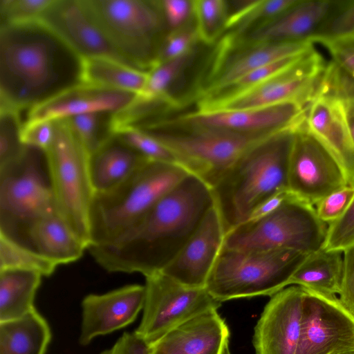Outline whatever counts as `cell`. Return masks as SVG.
Returning a JSON list of instances; mask_svg holds the SVG:
<instances>
[{
  "label": "cell",
  "mask_w": 354,
  "mask_h": 354,
  "mask_svg": "<svg viewBox=\"0 0 354 354\" xmlns=\"http://www.w3.org/2000/svg\"><path fill=\"white\" fill-rule=\"evenodd\" d=\"M214 204L212 189L189 174L133 227L88 250L109 272L148 277L161 272L175 258Z\"/></svg>",
  "instance_id": "6da1fadb"
},
{
  "label": "cell",
  "mask_w": 354,
  "mask_h": 354,
  "mask_svg": "<svg viewBox=\"0 0 354 354\" xmlns=\"http://www.w3.org/2000/svg\"><path fill=\"white\" fill-rule=\"evenodd\" d=\"M83 58L40 19L0 26V109L28 111L82 83Z\"/></svg>",
  "instance_id": "7a4b0ae2"
},
{
  "label": "cell",
  "mask_w": 354,
  "mask_h": 354,
  "mask_svg": "<svg viewBox=\"0 0 354 354\" xmlns=\"http://www.w3.org/2000/svg\"><path fill=\"white\" fill-rule=\"evenodd\" d=\"M296 126L248 149L211 188L225 232L245 222L270 197L288 191V171Z\"/></svg>",
  "instance_id": "3957f363"
},
{
  "label": "cell",
  "mask_w": 354,
  "mask_h": 354,
  "mask_svg": "<svg viewBox=\"0 0 354 354\" xmlns=\"http://www.w3.org/2000/svg\"><path fill=\"white\" fill-rule=\"evenodd\" d=\"M189 174L176 164L149 161L115 189L95 194L89 216L88 247L118 239Z\"/></svg>",
  "instance_id": "277c9868"
},
{
  "label": "cell",
  "mask_w": 354,
  "mask_h": 354,
  "mask_svg": "<svg viewBox=\"0 0 354 354\" xmlns=\"http://www.w3.org/2000/svg\"><path fill=\"white\" fill-rule=\"evenodd\" d=\"M55 214L45 151L25 145L17 158L0 167V234L30 248L32 224Z\"/></svg>",
  "instance_id": "5b68a950"
},
{
  "label": "cell",
  "mask_w": 354,
  "mask_h": 354,
  "mask_svg": "<svg viewBox=\"0 0 354 354\" xmlns=\"http://www.w3.org/2000/svg\"><path fill=\"white\" fill-rule=\"evenodd\" d=\"M308 254L291 249L247 250L223 246L205 288L221 303L272 296L288 283Z\"/></svg>",
  "instance_id": "8992f818"
},
{
  "label": "cell",
  "mask_w": 354,
  "mask_h": 354,
  "mask_svg": "<svg viewBox=\"0 0 354 354\" xmlns=\"http://www.w3.org/2000/svg\"><path fill=\"white\" fill-rule=\"evenodd\" d=\"M84 2L108 40L130 66L149 72L157 65L165 21L158 1Z\"/></svg>",
  "instance_id": "52a82bcc"
},
{
  "label": "cell",
  "mask_w": 354,
  "mask_h": 354,
  "mask_svg": "<svg viewBox=\"0 0 354 354\" xmlns=\"http://www.w3.org/2000/svg\"><path fill=\"white\" fill-rule=\"evenodd\" d=\"M53 123V140L45 155L58 213L88 248L89 216L95 194L89 155L66 120Z\"/></svg>",
  "instance_id": "ba28073f"
},
{
  "label": "cell",
  "mask_w": 354,
  "mask_h": 354,
  "mask_svg": "<svg viewBox=\"0 0 354 354\" xmlns=\"http://www.w3.org/2000/svg\"><path fill=\"white\" fill-rule=\"evenodd\" d=\"M142 130L165 145L178 164L212 188L224 173L252 147L276 133H244L224 129L167 126Z\"/></svg>",
  "instance_id": "9c48e42d"
},
{
  "label": "cell",
  "mask_w": 354,
  "mask_h": 354,
  "mask_svg": "<svg viewBox=\"0 0 354 354\" xmlns=\"http://www.w3.org/2000/svg\"><path fill=\"white\" fill-rule=\"evenodd\" d=\"M315 206L291 194L274 212L226 233L223 246L238 250L291 249L309 254L323 248L328 230Z\"/></svg>",
  "instance_id": "30bf717a"
},
{
  "label": "cell",
  "mask_w": 354,
  "mask_h": 354,
  "mask_svg": "<svg viewBox=\"0 0 354 354\" xmlns=\"http://www.w3.org/2000/svg\"><path fill=\"white\" fill-rule=\"evenodd\" d=\"M145 278L142 318L134 333L148 345L189 319L221 306L205 288L185 286L162 272Z\"/></svg>",
  "instance_id": "8fae6325"
},
{
  "label": "cell",
  "mask_w": 354,
  "mask_h": 354,
  "mask_svg": "<svg viewBox=\"0 0 354 354\" xmlns=\"http://www.w3.org/2000/svg\"><path fill=\"white\" fill-rule=\"evenodd\" d=\"M326 66L313 48L299 63L278 75L227 97L202 99L198 109H256L288 102L309 104L318 91Z\"/></svg>",
  "instance_id": "7c38bea8"
},
{
  "label": "cell",
  "mask_w": 354,
  "mask_h": 354,
  "mask_svg": "<svg viewBox=\"0 0 354 354\" xmlns=\"http://www.w3.org/2000/svg\"><path fill=\"white\" fill-rule=\"evenodd\" d=\"M346 185L342 167L309 132L304 120L295 130L288 165V192L315 206L324 198Z\"/></svg>",
  "instance_id": "4fadbf2b"
},
{
  "label": "cell",
  "mask_w": 354,
  "mask_h": 354,
  "mask_svg": "<svg viewBox=\"0 0 354 354\" xmlns=\"http://www.w3.org/2000/svg\"><path fill=\"white\" fill-rule=\"evenodd\" d=\"M303 288L305 297L297 354L354 351V315L335 295Z\"/></svg>",
  "instance_id": "5bb4252c"
},
{
  "label": "cell",
  "mask_w": 354,
  "mask_h": 354,
  "mask_svg": "<svg viewBox=\"0 0 354 354\" xmlns=\"http://www.w3.org/2000/svg\"><path fill=\"white\" fill-rule=\"evenodd\" d=\"M308 106L299 102H288L256 109H198L174 120L160 122L169 126L212 128L244 133H277L301 122Z\"/></svg>",
  "instance_id": "9a60e30c"
},
{
  "label": "cell",
  "mask_w": 354,
  "mask_h": 354,
  "mask_svg": "<svg viewBox=\"0 0 354 354\" xmlns=\"http://www.w3.org/2000/svg\"><path fill=\"white\" fill-rule=\"evenodd\" d=\"M304 289L289 286L270 297L254 327L256 354H297L301 333Z\"/></svg>",
  "instance_id": "2e32d148"
},
{
  "label": "cell",
  "mask_w": 354,
  "mask_h": 354,
  "mask_svg": "<svg viewBox=\"0 0 354 354\" xmlns=\"http://www.w3.org/2000/svg\"><path fill=\"white\" fill-rule=\"evenodd\" d=\"M225 234L214 204L178 254L161 272L185 286L205 288Z\"/></svg>",
  "instance_id": "e0dca14e"
},
{
  "label": "cell",
  "mask_w": 354,
  "mask_h": 354,
  "mask_svg": "<svg viewBox=\"0 0 354 354\" xmlns=\"http://www.w3.org/2000/svg\"><path fill=\"white\" fill-rule=\"evenodd\" d=\"M39 19L83 59L106 57L130 66L93 20L84 0H54Z\"/></svg>",
  "instance_id": "ac0fdd59"
},
{
  "label": "cell",
  "mask_w": 354,
  "mask_h": 354,
  "mask_svg": "<svg viewBox=\"0 0 354 354\" xmlns=\"http://www.w3.org/2000/svg\"><path fill=\"white\" fill-rule=\"evenodd\" d=\"M305 123L309 132L339 163L348 185L354 186V142L344 102L319 86L307 107Z\"/></svg>",
  "instance_id": "d6986e66"
},
{
  "label": "cell",
  "mask_w": 354,
  "mask_h": 354,
  "mask_svg": "<svg viewBox=\"0 0 354 354\" xmlns=\"http://www.w3.org/2000/svg\"><path fill=\"white\" fill-rule=\"evenodd\" d=\"M145 295V286L131 284L104 294L86 296L82 303L80 343L86 346L97 336L133 322L143 309Z\"/></svg>",
  "instance_id": "ffe728a7"
},
{
  "label": "cell",
  "mask_w": 354,
  "mask_h": 354,
  "mask_svg": "<svg viewBox=\"0 0 354 354\" xmlns=\"http://www.w3.org/2000/svg\"><path fill=\"white\" fill-rule=\"evenodd\" d=\"M136 96L127 91L82 83L29 110L24 123L56 121L91 113H115L128 106Z\"/></svg>",
  "instance_id": "44dd1931"
},
{
  "label": "cell",
  "mask_w": 354,
  "mask_h": 354,
  "mask_svg": "<svg viewBox=\"0 0 354 354\" xmlns=\"http://www.w3.org/2000/svg\"><path fill=\"white\" fill-rule=\"evenodd\" d=\"M334 1L301 0L280 17L229 39L236 45L309 40L330 12ZM310 41V40H309Z\"/></svg>",
  "instance_id": "7402d4cb"
},
{
  "label": "cell",
  "mask_w": 354,
  "mask_h": 354,
  "mask_svg": "<svg viewBox=\"0 0 354 354\" xmlns=\"http://www.w3.org/2000/svg\"><path fill=\"white\" fill-rule=\"evenodd\" d=\"M230 330L217 310L204 312L149 344V354H222Z\"/></svg>",
  "instance_id": "603a6c76"
},
{
  "label": "cell",
  "mask_w": 354,
  "mask_h": 354,
  "mask_svg": "<svg viewBox=\"0 0 354 354\" xmlns=\"http://www.w3.org/2000/svg\"><path fill=\"white\" fill-rule=\"evenodd\" d=\"M237 52L221 59L212 73L209 83L202 91L207 96L226 88L243 75L271 62L305 53L313 48L309 40L270 42L252 45H235Z\"/></svg>",
  "instance_id": "cb8c5ba5"
},
{
  "label": "cell",
  "mask_w": 354,
  "mask_h": 354,
  "mask_svg": "<svg viewBox=\"0 0 354 354\" xmlns=\"http://www.w3.org/2000/svg\"><path fill=\"white\" fill-rule=\"evenodd\" d=\"M149 161L113 135L89 156V173L95 194L115 189Z\"/></svg>",
  "instance_id": "d4e9b609"
},
{
  "label": "cell",
  "mask_w": 354,
  "mask_h": 354,
  "mask_svg": "<svg viewBox=\"0 0 354 354\" xmlns=\"http://www.w3.org/2000/svg\"><path fill=\"white\" fill-rule=\"evenodd\" d=\"M29 247L57 266L80 259L88 245L59 214L41 218L28 231Z\"/></svg>",
  "instance_id": "484cf974"
},
{
  "label": "cell",
  "mask_w": 354,
  "mask_h": 354,
  "mask_svg": "<svg viewBox=\"0 0 354 354\" xmlns=\"http://www.w3.org/2000/svg\"><path fill=\"white\" fill-rule=\"evenodd\" d=\"M50 339L48 324L35 308L19 319L0 322V354H45Z\"/></svg>",
  "instance_id": "4316f807"
},
{
  "label": "cell",
  "mask_w": 354,
  "mask_h": 354,
  "mask_svg": "<svg viewBox=\"0 0 354 354\" xmlns=\"http://www.w3.org/2000/svg\"><path fill=\"white\" fill-rule=\"evenodd\" d=\"M343 252L322 248L309 253L290 277L296 285L328 295L339 294L343 272Z\"/></svg>",
  "instance_id": "83f0119b"
},
{
  "label": "cell",
  "mask_w": 354,
  "mask_h": 354,
  "mask_svg": "<svg viewBox=\"0 0 354 354\" xmlns=\"http://www.w3.org/2000/svg\"><path fill=\"white\" fill-rule=\"evenodd\" d=\"M41 277L33 270H0V322L19 319L35 309Z\"/></svg>",
  "instance_id": "f1b7e54d"
},
{
  "label": "cell",
  "mask_w": 354,
  "mask_h": 354,
  "mask_svg": "<svg viewBox=\"0 0 354 354\" xmlns=\"http://www.w3.org/2000/svg\"><path fill=\"white\" fill-rule=\"evenodd\" d=\"M149 72L106 57L83 59L82 83L139 94Z\"/></svg>",
  "instance_id": "f546056e"
},
{
  "label": "cell",
  "mask_w": 354,
  "mask_h": 354,
  "mask_svg": "<svg viewBox=\"0 0 354 354\" xmlns=\"http://www.w3.org/2000/svg\"><path fill=\"white\" fill-rule=\"evenodd\" d=\"M193 50L178 58L158 64L149 71L142 91L136 99L145 102L171 103L168 91L174 82L194 59Z\"/></svg>",
  "instance_id": "4dcf8cb0"
},
{
  "label": "cell",
  "mask_w": 354,
  "mask_h": 354,
  "mask_svg": "<svg viewBox=\"0 0 354 354\" xmlns=\"http://www.w3.org/2000/svg\"><path fill=\"white\" fill-rule=\"evenodd\" d=\"M114 113H91L65 119L89 156L100 149L113 136Z\"/></svg>",
  "instance_id": "1f68e13d"
},
{
  "label": "cell",
  "mask_w": 354,
  "mask_h": 354,
  "mask_svg": "<svg viewBox=\"0 0 354 354\" xmlns=\"http://www.w3.org/2000/svg\"><path fill=\"white\" fill-rule=\"evenodd\" d=\"M57 266L34 250L0 234V270L21 269L33 270L42 276H50Z\"/></svg>",
  "instance_id": "d6a6232c"
},
{
  "label": "cell",
  "mask_w": 354,
  "mask_h": 354,
  "mask_svg": "<svg viewBox=\"0 0 354 354\" xmlns=\"http://www.w3.org/2000/svg\"><path fill=\"white\" fill-rule=\"evenodd\" d=\"M192 3L198 39L206 44H212L227 28L228 1L194 0Z\"/></svg>",
  "instance_id": "836d02e7"
},
{
  "label": "cell",
  "mask_w": 354,
  "mask_h": 354,
  "mask_svg": "<svg viewBox=\"0 0 354 354\" xmlns=\"http://www.w3.org/2000/svg\"><path fill=\"white\" fill-rule=\"evenodd\" d=\"M354 35V0L334 1L326 18L309 40L319 42Z\"/></svg>",
  "instance_id": "e575fe53"
},
{
  "label": "cell",
  "mask_w": 354,
  "mask_h": 354,
  "mask_svg": "<svg viewBox=\"0 0 354 354\" xmlns=\"http://www.w3.org/2000/svg\"><path fill=\"white\" fill-rule=\"evenodd\" d=\"M311 49L305 53L284 57L261 66L243 75L221 91L202 98L227 97L262 83L299 63Z\"/></svg>",
  "instance_id": "d590c367"
},
{
  "label": "cell",
  "mask_w": 354,
  "mask_h": 354,
  "mask_svg": "<svg viewBox=\"0 0 354 354\" xmlns=\"http://www.w3.org/2000/svg\"><path fill=\"white\" fill-rule=\"evenodd\" d=\"M113 135L149 160L180 165L170 149L142 129L123 127L115 131Z\"/></svg>",
  "instance_id": "8d00e7d4"
},
{
  "label": "cell",
  "mask_w": 354,
  "mask_h": 354,
  "mask_svg": "<svg viewBox=\"0 0 354 354\" xmlns=\"http://www.w3.org/2000/svg\"><path fill=\"white\" fill-rule=\"evenodd\" d=\"M22 125L19 113L0 109V167L21 153L25 146L21 140Z\"/></svg>",
  "instance_id": "74e56055"
},
{
  "label": "cell",
  "mask_w": 354,
  "mask_h": 354,
  "mask_svg": "<svg viewBox=\"0 0 354 354\" xmlns=\"http://www.w3.org/2000/svg\"><path fill=\"white\" fill-rule=\"evenodd\" d=\"M54 0H0L1 24L38 20Z\"/></svg>",
  "instance_id": "f35d334b"
},
{
  "label": "cell",
  "mask_w": 354,
  "mask_h": 354,
  "mask_svg": "<svg viewBox=\"0 0 354 354\" xmlns=\"http://www.w3.org/2000/svg\"><path fill=\"white\" fill-rule=\"evenodd\" d=\"M198 39V37L195 27L185 26L171 31L162 41L158 52L157 65L178 58L191 52Z\"/></svg>",
  "instance_id": "ab89813d"
},
{
  "label": "cell",
  "mask_w": 354,
  "mask_h": 354,
  "mask_svg": "<svg viewBox=\"0 0 354 354\" xmlns=\"http://www.w3.org/2000/svg\"><path fill=\"white\" fill-rule=\"evenodd\" d=\"M354 245V198L345 212L328 226L323 248L344 252Z\"/></svg>",
  "instance_id": "60d3db41"
},
{
  "label": "cell",
  "mask_w": 354,
  "mask_h": 354,
  "mask_svg": "<svg viewBox=\"0 0 354 354\" xmlns=\"http://www.w3.org/2000/svg\"><path fill=\"white\" fill-rule=\"evenodd\" d=\"M320 87L342 99L354 110V78L333 61L327 64Z\"/></svg>",
  "instance_id": "b9f144b4"
},
{
  "label": "cell",
  "mask_w": 354,
  "mask_h": 354,
  "mask_svg": "<svg viewBox=\"0 0 354 354\" xmlns=\"http://www.w3.org/2000/svg\"><path fill=\"white\" fill-rule=\"evenodd\" d=\"M353 198V185H346L328 195L315 206L319 218L330 225L342 216Z\"/></svg>",
  "instance_id": "7bdbcfd3"
},
{
  "label": "cell",
  "mask_w": 354,
  "mask_h": 354,
  "mask_svg": "<svg viewBox=\"0 0 354 354\" xmlns=\"http://www.w3.org/2000/svg\"><path fill=\"white\" fill-rule=\"evenodd\" d=\"M54 137L53 121H38L24 123L21 131L23 145L46 151Z\"/></svg>",
  "instance_id": "ee69618b"
},
{
  "label": "cell",
  "mask_w": 354,
  "mask_h": 354,
  "mask_svg": "<svg viewBox=\"0 0 354 354\" xmlns=\"http://www.w3.org/2000/svg\"><path fill=\"white\" fill-rule=\"evenodd\" d=\"M320 43L327 48L333 61L354 78V35Z\"/></svg>",
  "instance_id": "f6af8a7d"
},
{
  "label": "cell",
  "mask_w": 354,
  "mask_h": 354,
  "mask_svg": "<svg viewBox=\"0 0 354 354\" xmlns=\"http://www.w3.org/2000/svg\"><path fill=\"white\" fill-rule=\"evenodd\" d=\"M164 20L173 30L185 26L193 15V3L188 0L158 1Z\"/></svg>",
  "instance_id": "bcb514c9"
},
{
  "label": "cell",
  "mask_w": 354,
  "mask_h": 354,
  "mask_svg": "<svg viewBox=\"0 0 354 354\" xmlns=\"http://www.w3.org/2000/svg\"><path fill=\"white\" fill-rule=\"evenodd\" d=\"M343 263L338 298L341 303L354 315V245L343 252Z\"/></svg>",
  "instance_id": "7dc6e473"
},
{
  "label": "cell",
  "mask_w": 354,
  "mask_h": 354,
  "mask_svg": "<svg viewBox=\"0 0 354 354\" xmlns=\"http://www.w3.org/2000/svg\"><path fill=\"white\" fill-rule=\"evenodd\" d=\"M100 354H149V345L135 333H124L111 348Z\"/></svg>",
  "instance_id": "c3c4849f"
},
{
  "label": "cell",
  "mask_w": 354,
  "mask_h": 354,
  "mask_svg": "<svg viewBox=\"0 0 354 354\" xmlns=\"http://www.w3.org/2000/svg\"><path fill=\"white\" fill-rule=\"evenodd\" d=\"M290 196L288 191H283L270 197L253 210L245 222L256 221L269 215L278 209Z\"/></svg>",
  "instance_id": "681fc988"
},
{
  "label": "cell",
  "mask_w": 354,
  "mask_h": 354,
  "mask_svg": "<svg viewBox=\"0 0 354 354\" xmlns=\"http://www.w3.org/2000/svg\"><path fill=\"white\" fill-rule=\"evenodd\" d=\"M346 113L351 135L354 142V110L346 106Z\"/></svg>",
  "instance_id": "f907efd6"
},
{
  "label": "cell",
  "mask_w": 354,
  "mask_h": 354,
  "mask_svg": "<svg viewBox=\"0 0 354 354\" xmlns=\"http://www.w3.org/2000/svg\"><path fill=\"white\" fill-rule=\"evenodd\" d=\"M229 344H230V342H227L225 346V348L223 349V353L222 354H231L230 353V347H229Z\"/></svg>",
  "instance_id": "816d5d0a"
},
{
  "label": "cell",
  "mask_w": 354,
  "mask_h": 354,
  "mask_svg": "<svg viewBox=\"0 0 354 354\" xmlns=\"http://www.w3.org/2000/svg\"><path fill=\"white\" fill-rule=\"evenodd\" d=\"M338 354H354V351L346 352V353H338Z\"/></svg>",
  "instance_id": "f5cc1de1"
}]
</instances>
